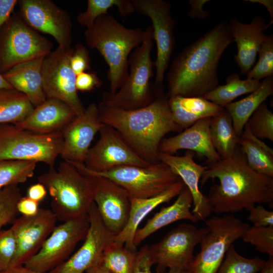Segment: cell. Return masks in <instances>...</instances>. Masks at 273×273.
Segmentation results:
<instances>
[{"instance_id": "cell-51", "label": "cell", "mask_w": 273, "mask_h": 273, "mask_svg": "<svg viewBox=\"0 0 273 273\" xmlns=\"http://www.w3.org/2000/svg\"><path fill=\"white\" fill-rule=\"evenodd\" d=\"M240 137L250 140L253 143L262 147L263 149H265L269 153L273 154L272 149H271L268 145H267L264 142L255 136L251 131L247 123L244 126L243 132Z\"/></svg>"}, {"instance_id": "cell-19", "label": "cell", "mask_w": 273, "mask_h": 273, "mask_svg": "<svg viewBox=\"0 0 273 273\" xmlns=\"http://www.w3.org/2000/svg\"><path fill=\"white\" fill-rule=\"evenodd\" d=\"M89 228L79 249L48 273H84L101 258L114 235L104 224L94 202L88 213Z\"/></svg>"}, {"instance_id": "cell-1", "label": "cell", "mask_w": 273, "mask_h": 273, "mask_svg": "<svg viewBox=\"0 0 273 273\" xmlns=\"http://www.w3.org/2000/svg\"><path fill=\"white\" fill-rule=\"evenodd\" d=\"M200 182L217 178L207 195L212 212L232 214L249 211L256 204H273V177L257 173L248 165L239 146L230 157L207 164Z\"/></svg>"}, {"instance_id": "cell-42", "label": "cell", "mask_w": 273, "mask_h": 273, "mask_svg": "<svg viewBox=\"0 0 273 273\" xmlns=\"http://www.w3.org/2000/svg\"><path fill=\"white\" fill-rule=\"evenodd\" d=\"M17 251V240L12 226L0 232V273L10 268Z\"/></svg>"}, {"instance_id": "cell-26", "label": "cell", "mask_w": 273, "mask_h": 273, "mask_svg": "<svg viewBox=\"0 0 273 273\" xmlns=\"http://www.w3.org/2000/svg\"><path fill=\"white\" fill-rule=\"evenodd\" d=\"M44 56L17 64L2 74L13 88L27 97L34 107L40 105L47 99L41 76Z\"/></svg>"}, {"instance_id": "cell-36", "label": "cell", "mask_w": 273, "mask_h": 273, "mask_svg": "<svg viewBox=\"0 0 273 273\" xmlns=\"http://www.w3.org/2000/svg\"><path fill=\"white\" fill-rule=\"evenodd\" d=\"M37 163L20 160L0 161V189L26 182L33 176Z\"/></svg>"}, {"instance_id": "cell-31", "label": "cell", "mask_w": 273, "mask_h": 273, "mask_svg": "<svg viewBox=\"0 0 273 273\" xmlns=\"http://www.w3.org/2000/svg\"><path fill=\"white\" fill-rule=\"evenodd\" d=\"M260 84L261 82L258 80L249 78L242 80L238 74L235 73L227 77L225 84L219 85L203 97L224 108L237 98L252 93Z\"/></svg>"}, {"instance_id": "cell-3", "label": "cell", "mask_w": 273, "mask_h": 273, "mask_svg": "<svg viewBox=\"0 0 273 273\" xmlns=\"http://www.w3.org/2000/svg\"><path fill=\"white\" fill-rule=\"evenodd\" d=\"M103 123L116 129L130 148L142 159L151 164L159 162V147L168 133L182 131L174 121L164 92L149 105L134 110L98 105Z\"/></svg>"}, {"instance_id": "cell-20", "label": "cell", "mask_w": 273, "mask_h": 273, "mask_svg": "<svg viewBox=\"0 0 273 273\" xmlns=\"http://www.w3.org/2000/svg\"><path fill=\"white\" fill-rule=\"evenodd\" d=\"M103 125L98 105L89 104L61 131L63 144L60 156L65 161L84 164L90 145Z\"/></svg>"}, {"instance_id": "cell-27", "label": "cell", "mask_w": 273, "mask_h": 273, "mask_svg": "<svg viewBox=\"0 0 273 273\" xmlns=\"http://www.w3.org/2000/svg\"><path fill=\"white\" fill-rule=\"evenodd\" d=\"M193 198L189 190L185 186L170 205L163 207L146 224L135 232L133 244L135 247L159 229L180 220L196 223L198 220L191 211Z\"/></svg>"}, {"instance_id": "cell-28", "label": "cell", "mask_w": 273, "mask_h": 273, "mask_svg": "<svg viewBox=\"0 0 273 273\" xmlns=\"http://www.w3.org/2000/svg\"><path fill=\"white\" fill-rule=\"evenodd\" d=\"M168 105L174 121L181 130L202 119L213 117L224 109L203 97H168Z\"/></svg>"}, {"instance_id": "cell-54", "label": "cell", "mask_w": 273, "mask_h": 273, "mask_svg": "<svg viewBox=\"0 0 273 273\" xmlns=\"http://www.w3.org/2000/svg\"><path fill=\"white\" fill-rule=\"evenodd\" d=\"M1 273H37L25 267L24 265L12 267Z\"/></svg>"}, {"instance_id": "cell-57", "label": "cell", "mask_w": 273, "mask_h": 273, "mask_svg": "<svg viewBox=\"0 0 273 273\" xmlns=\"http://www.w3.org/2000/svg\"><path fill=\"white\" fill-rule=\"evenodd\" d=\"M163 273H189L187 269L173 268L168 269V271Z\"/></svg>"}, {"instance_id": "cell-48", "label": "cell", "mask_w": 273, "mask_h": 273, "mask_svg": "<svg viewBox=\"0 0 273 273\" xmlns=\"http://www.w3.org/2000/svg\"><path fill=\"white\" fill-rule=\"evenodd\" d=\"M209 0H190L189 3L190 9L188 12V16L191 19H204L210 15V11H205L204 5L209 2Z\"/></svg>"}, {"instance_id": "cell-22", "label": "cell", "mask_w": 273, "mask_h": 273, "mask_svg": "<svg viewBox=\"0 0 273 273\" xmlns=\"http://www.w3.org/2000/svg\"><path fill=\"white\" fill-rule=\"evenodd\" d=\"M229 25L237 48L234 60L241 73L247 74L254 65L260 46L267 36L265 19L256 16L249 23L246 24L233 18Z\"/></svg>"}, {"instance_id": "cell-46", "label": "cell", "mask_w": 273, "mask_h": 273, "mask_svg": "<svg viewBox=\"0 0 273 273\" xmlns=\"http://www.w3.org/2000/svg\"><path fill=\"white\" fill-rule=\"evenodd\" d=\"M153 265L149 251V246L145 245L137 251L133 273H152L151 267Z\"/></svg>"}, {"instance_id": "cell-25", "label": "cell", "mask_w": 273, "mask_h": 273, "mask_svg": "<svg viewBox=\"0 0 273 273\" xmlns=\"http://www.w3.org/2000/svg\"><path fill=\"white\" fill-rule=\"evenodd\" d=\"M185 185L181 179L161 194L149 198H131V207L128 221L123 230L114 237L113 241L124 245L129 250L136 251L134 237L143 219L159 205L168 202L178 196Z\"/></svg>"}, {"instance_id": "cell-9", "label": "cell", "mask_w": 273, "mask_h": 273, "mask_svg": "<svg viewBox=\"0 0 273 273\" xmlns=\"http://www.w3.org/2000/svg\"><path fill=\"white\" fill-rule=\"evenodd\" d=\"M205 222L208 231L200 243V252L187 268L189 273H216L230 247L243 238L250 226L233 214L214 216Z\"/></svg>"}, {"instance_id": "cell-23", "label": "cell", "mask_w": 273, "mask_h": 273, "mask_svg": "<svg viewBox=\"0 0 273 273\" xmlns=\"http://www.w3.org/2000/svg\"><path fill=\"white\" fill-rule=\"evenodd\" d=\"M210 118L202 119L177 135L164 138L159 146V152L173 155L180 150L195 152L206 159L208 163L221 159L215 150L210 138Z\"/></svg>"}, {"instance_id": "cell-29", "label": "cell", "mask_w": 273, "mask_h": 273, "mask_svg": "<svg viewBox=\"0 0 273 273\" xmlns=\"http://www.w3.org/2000/svg\"><path fill=\"white\" fill-rule=\"evenodd\" d=\"M273 95V76L265 78L259 87L243 99L227 105L235 131L240 138L249 118L258 107Z\"/></svg>"}, {"instance_id": "cell-34", "label": "cell", "mask_w": 273, "mask_h": 273, "mask_svg": "<svg viewBox=\"0 0 273 273\" xmlns=\"http://www.w3.org/2000/svg\"><path fill=\"white\" fill-rule=\"evenodd\" d=\"M137 255L112 240L105 249L101 262L112 273H133Z\"/></svg>"}, {"instance_id": "cell-8", "label": "cell", "mask_w": 273, "mask_h": 273, "mask_svg": "<svg viewBox=\"0 0 273 273\" xmlns=\"http://www.w3.org/2000/svg\"><path fill=\"white\" fill-rule=\"evenodd\" d=\"M83 173L104 177L114 181L127 192L130 198L156 196L179 180L166 164L158 162L146 167L125 165L104 172H94L84 164L70 162Z\"/></svg>"}, {"instance_id": "cell-55", "label": "cell", "mask_w": 273, "mask_h": 273, "mask_svg": "<svg viewBox=\"0 0 273 273\" xmlns=\"http://www.w3.org/2000/svg\"><path fill=\"white\" fill-rule=\"evenodd\" d=\"M259 273H273V257H269Z\"/></svg>"}, {"instance_id": "cell-12", "label": "cell", "mask_w": 273, "mask_h": 273, "mask_svg": "<svg viewBox=\"0 0 273 273\" xmlns=\"http://www.w3.org/2000/svg\"><path fill=\"white\" fill-rule=\"evenodd\" d=\"M89 225L88 215L56 225L24 266L37 273H48L68 258L79 242L84 240Z\"/></svg>"}, {"instance_id": "cell-32", "label": "cell", "mask_w": 273, "mask_h": 273, "mask_svg": "<svg viewBox=\"0 0 273 273\" xmlns=\"http://www.w3.org/2000/svg\"><path fill=\"white\" fill-rule=\"evenodd\" d=\"M34 106L27 97L14 88L0 89V124H16L24 120Z\"/></svg>"}, {"instance_id": "cell-17", "label": "cell", "mask_w": 273, "mask_h": 273, "mask_svg": "<svg viewBox=\"0 0 273 273\" xmlns=\"http://www.w3.org/2000/svg\"><path fill=\"white\" fill-rule=\"evenodd\" d=\"M83 174L91 182L94 202L104 224L114 237L118 235L128 221L130 197L125 190L109 178Z\"/></svg>"}, {"instance_id": "cell-33", "label": "cell", "mask_w": 273, "mask_h": 273, "mask_svg": "<svg viewBox=\"0 0 273 273\" xmlns=\"http://www.w3.org/2000/svg\"><path fill=\"white\" fill-rule=\"evenodd\" d=\"M113 7H116L123 17L134 12L131 0H88L86 10L76 17L77 23L89 28L99 17L108 14V11Z\"/></svg>"}, {"instance_id": "cell-45", "label": "cell", "mask_w": 273, "mask_h": 273, "mask_svg": "<svg viewBox=\"0 0 273 273\" xmlns=\"http://www.w3.org/2000/svg\"><path fill=\"white\" fill-rule=\"evenodd\" d=\"M102 84V81L95 73L83 72L76 75V87L77 91L90 92L100 87Z\"/></svg>"}, {"instance_id": "cell-56", "label": "cell", "mask_w": 273, "mask_h": 273, "mask_svg": "<svg viewBox=\"0 0 273 273\" xmlns=\"http://www.w3.org/2000/svg\"><path fill=\"white\" fill-rule=\"evenodd\" d=\"M4 88H13L0 73V89Z\"/></svg>"}, {"instance_id": "cell-14", "label": "cell", "mask_w": 273, "mask_h": 273, "mask_svg": "<svg viewBox=\"0 0 273 273\" xmlns=\"http://www.w3.org/2000/svg\"><path fill=\"white\" fill-rule=\"evenodd\" d=\"M131 2L134 12L148 16L152 21L157 47L153 84L155 87L162 88L165 72L175 43L174 28L176 22L171 16L170 3L164 0H131Z\"/></svg>"}, {"instance_id": "cell-43", "label": "cell", "mask_w": 273, "mask_h": 273, "mask_svg": "<svg viewBox=\"0 0 273 273\" xmlns=\"http://www.w3.org/2000/svg\"><path fill=\"white\" fill-rule=\"evenodd\" d=\"M89 55L85 46L80 43L76 44L70 58V65L76 75L91 69Z\"/></svg>"}, {"instance_id": "cell-38", "label": "cell", "mask_w": 273, "mask_h": 273, "mask_svg": "<svg viewBox=\"0 0 273 273\" xmlns=\"http://www.w3.org/2000/svg\"><path fill=\"white\" fill-rule=\"evenodd\" d=\"M256 64L247 73L246 77L260 81L273 76V34L267 35L258 51Z\"/></svg>"}, {"instance_id": "cell-5", "label": "cell", "mask_w": 273, "mask_h": 273, "mask_svg": "<svg viewBox=\"0 0 273 273\" xmlns=\"http://www.w3.org/2000/svg\"><path fill=\"white\" fill-rule=\"evenodd\" d=\"M51 198V210L57 220L65 222L85 216L94 202L93 187L89 177L71 163L64 161L57 168L37 177Z\"/></svg>"}, {"instance_id": "cell-10", "label": "cell", "mask_w": 273, "mask_h": 273, "mask_svg": "<svg viewBox=\"0 0 273 273\" xmlns=\"http://www.w3.org/2000/svg\"><path fill=\"white\" fill-rule=\"evenodd\" d=\"M53 44L14 14L0 30V73L52 51Z\"/></svg>"}, {"instance_id": "cell-30", "label": "cell", "mask_w": 273, "mask_h": 273, "mask_svg": "<svg viewBox=\"0 0 273 273\" xmlns=\"http://www.w3.org/2000/svg\"><path fill=\"white\" fill-rule=\"evenodd\" d=\"M209 133L212 145L221 158L230 157L239 147L240 137L236 134L231 116L225 108L210 118Z\"/></svg>"}, {"instance_id": "cell-50", "label": "cell", "mask_w": 273, "mask_h": 273, "mask_svg": "<svg viewBox=\"0 0 273 273\" xmlns=\"http://www.w3.org/2000/svg\"><path fill=\"white\" fill-rule=\"evenodd\" d=\"M47 194V191L45 187L42 184L38 183L28 188L27 197L39 203L44 199Z\"/></svg>"}, {"instance_id": "cell-53", "label": "cell", "mask_w": 273, "mask_h": 273, "mask_svg": "<svg viewBox=\"0 0 273 273\" xmlns=\"http://www.w3.org/2000/svg\"><path fill=\"white\" fill-rule=\"evenodd\" d=\"M85 273H112L99 260L95 264L87 269Z\"/></svg>"}, {"instance_id": "cell-15", "label": "cell", "mask_w": 273, "mask_h": 273, "mask_svg": "<svg viewBox=\"0 0 273 273\" xmlns=\"http://www.w3.org/2000/svg\"><path fill=\"white\" fill-rule=\"evenodd\" d=\"M19 16L37 31L51 35L58 47L72 43V22L69 13L50 0H20Z\"/></svg>"}, {"instance_id": "cell-21", "label": "cell", "mask_w": 273, "mask_h": 273, "mask_svg": "<svg viewBox=\"0 0 273 273\" xmlns=\"http://www.w3.org/2000/svg\"><path fill=\"white\" fill-rule=\"evenodd\" d=\"M194 156L190 151L180 156L159 152L158 159L168 165L189 190L193 198L191 212L198 221L204 220L212 212L207 196L201 192L199 185L207 166L197 163Z\"/></svg>"}, {"instance_id": "cell-47", "label": "cell", "mask_w": 273, "mask_h": 273, "mask_svg": "<svg viewBox=\"0 0 273 273\" xmlns=\"http://www.w3.org/2000/svg\"><path fill=\"white\" fill-rule=\"evenodd\" d=\"M39 203L33 200L27 196L22 197L17 204L19 213L22 215L30 216L35 215L39 209Z\"/></svg>"}, {"instance_id": "cell-40", "label": "cell", "mask_w": 273, "mask_h": 273, "mask_svg": "<svg viewBox=\"0 0 273 273\" xmlns=\"http://www.w3.org/2000/svg\"><path fill=\"white\" fill-rule=\"evenodd\" d=\"M252 133L260 140L273 142V113L263 103L254 111L247 122Z\"/></svg>"}, {"instance_id": "cell-52", "label": "cell", "mask_w": 273, "mask_h": 273, "mask_svg": "<svg viewBox=\"0 0 273 273\" xmlns=\"http://www.w3.org/2000/svg\"><path fill=\"white\" fill-rule=\"evenodd\" d=\"M252 3H258L264 6L268 11L269 16L270 20L267 24H266V29L270 26L273 23V1L272 0H248Z\"/></svg>"}, {"instance_id": "cell-13", "label": "cell", "mask_w": 273, "mask_h": 273, "mask_svg": "<svg viewBox=\"0 0 273 273\" xmlns=\"http://www.w3.org/2000/svg\"><path fill=\"white\" fill-rule=\"evenodd\" d=\"M73 48L58 47L46 55L41 67L42 86L47 98L60 100L67 104L77 116L85 108L77 94L76 75L70 65Z\"/></svg>"}, {"instance_id": "cell-16", "label": "cell", "mask_w": 273, "mask_h": 273, "mask_svg": "<svg viewBox=\"0 0 273 273\" xmlns=\"http://www.w3.org/2000/svg\"><path fill=\"white\" fill-rule=\"evenodd\" d=\"M99 132L100 139L89 148L85 159L84 165L88 169L100 172L121 166L152 164L140 157L112 127L104 124Z\"/></svg>"}, {"instance_id": "cell-4", "label": "cell", "mask_w": 273, "mask_h": 273, "mask_svg": "<svg viewBox=\"0 0 273 273\" xmlns=\"http://www.w3.org/2000/svg\"><path fill=\"white\" fill-rule=\"evenodd\" d=\"M84 35L86 46L96 49L108 66L110 93L116 92L126 81L128 58L131 52L143 41L145 31L129 28L109 14L99 17Z\"/></svg>"}, {"instance_id": "cell-6", "label": "cell", "mask_w": 273, "mask_h": 273, "mask_svg": "<svg viewBox=\"0 0 273 273\" xmlns=\"http://www.w3.org/2000/svg\"><path fill=\"white\" fill-rule=\"evenodd\" d=\"M142 43L135 48L128 58L130 67L127 78L115 93L105 92L100 102L106 106L123 110H134L151 104L164 88H156L150 80L154 76L151 53L153 48V28L147 27Z\"/></svg>"}, {"instance_id": "cell-35", "label": "cell", "mask_w": 273, "mask_h": 273, "mask_svg": "<svg viewBox=\"0 0 273 273\" xmlns=\"http://www.w3.org/2000/svg\"><path fill=\"white\" fill-rule=\"evenodd\" d=\"M239 146L248 166L260 174L273 177V154L249 139L240 137Z\"/></svg>"}, {"instance_id": "cell-2", "label": "cell", "mask_w": 273, "mask_h": 273, "mask_svg": "<svg viewBox=\"0 0 273 273\" xmlns=\"http://www.w3.org/2000/svg\"><path fill=\"white\" fill-rule=\"evenodd\" d=\"M233 41L229 23L222 21L187 46L172 62L168 97H203L218 86L219 62Z\"/></svg>"}, {"instance_id": "cell-24", "label": "cell", "mask_w": 273, "mask_h": 273, "mask_svg": "<svg viewBox=\"0 0 273 273\" xmlns=\"http://www.w3.org/2000/svg\"><path fill=\"white\" fill-rule=\"evenodd\" d=\"M77 116L74 111L63 101L47 98L42 103L34 107L24 120L14 124L33 132L50 134L61 132Z\"/></svg>"}, {"instance_id": "cell-7", "label": "cell", "mask_w": 273, "mask_h": 273, "mask_svg": "<svg viewBox=\"0 0 273 273\" xmlns=\"http://www.w3.org/2000/svg\"><path fill=\"white\" fill-rule=\"evenodd\" d=\"M63 144L61 132L42 134L14 124H0V161L40 162L54 166Z\"/></svg>"}, {"instance_id": "cell-37", "label": "cell", "mask_w": 273, "mask_h": 273, "mask_svg": "<svg viewBox=\"0 0 273 273\" xmlns=\"http://www.w3.org/2000/svg\"><path fill=\"white\" fill-rule=\"evenodd\" d=\"M265 262L257 257L248 258L242 256L232 244L216 273H258Z\"/></svg>"}, {"instance_id": "cell-44", "label": "cell", "mask_w": 273, "mask_h": 273, "mask_svg": "<svg viewBox=\"0 0 273 273\" xmlns=\"http://www.w3.org/2000/svg\"><path fill=\"white\" fill-rule=\"evenodd\" d=\"M248 219L253 225L273 226V211L266 209L261 204L252 207L248 211Z\"/></svg>"}, {"instance_id": "cell-49", "label": "cell", "mask_w": 273, "mask_h": 273, "mask_svg": "<svg viewBox=\"0 0 273 273\" xmlns=\"http://www.w3.org/2000/svg\"><path fill=\"white\" fill-rule=\"evenodd\" d=\"M16 0H0V30L9 20L18 4Z\"/></svg>"}, {"instance_id": "cell-11", "label": "cell", "mask_w": 273, "mask_h": 273, "mask_svg": "<svg viewBox=\"0 0 273 273\" xmlns=\"http://www.w3.org/2000/svg\"><path fill=\"white\" fill-rule=\"evenodd\" d=\"M208 231L191 224L182 223L172 229L158 242L149 246V251L156 273L166 269H187L195 256V247Z\"/></svg>"}, {"instance_id": "cell-39", "label": "cell", "mask_w": 273, "mask_h": 273, "mask_svg": "<svg viewBox=\"0 0 273 273\" xmlns=\"http://www.w3.org/2000/svg\"><path fill=\"white\" fill-rule=\"evenodd\" d=\"M22 197L17 185L0 189V232L2 228L13 223L19 214L17 204Z\"/></svg>"}, {"instance_id": "cell-18", "label": "cell", "mask_w": 273, "mask_h": 273, "mask_svg": "<svg viewBox=\"0 0 273 273\" xmlns=\"http://www.w3.org/2000/svg\"><path fill=\"white\" fill-rule=\"evenodd\" d=\"M57 219L50 209L39 208L33 216L22 215L12 223L17 251L10 268L24 265L39 250L56 226Z\"/></svg>"}, {"instance_id": "cell-41", "label": "cell", "mask_w": 273, "mask_h": 273, "mask_svg": "<svg viewBox=\"0 0 273 273\" xmlns=\"http://www.w3.org/2000/svg\"><path fill=\"white\" fill-rule=\"evenodd\" d=\"M242 239L258 251L273 257V226H249Z\"/></svg>"}]
</instances>
